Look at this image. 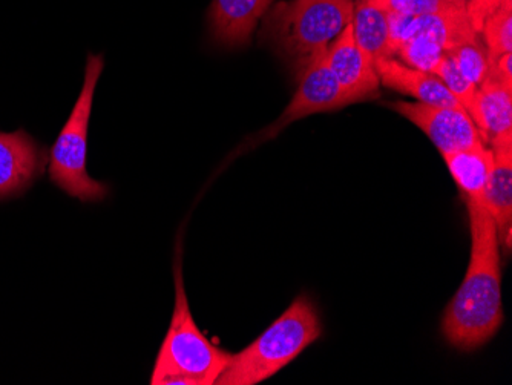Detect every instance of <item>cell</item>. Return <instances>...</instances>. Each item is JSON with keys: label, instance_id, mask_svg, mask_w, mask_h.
<instances>
[{"label": "cell", "instance_id": "obj_5", "mask_svg": "<svg viewBox=\"0 0 512 385\" xmlns=\"http://www.w3.org/2000/svg\"><path fill=\"white\" fill-rule=\"evenodd\" d=\"M105 68L102 54H88L82 91L76 105L57 135L48 157V175L53 185L82 203H99L108 197L111 188L105 181L89 177L88 131L94 93Z\"/></svg>", "mask_w": 512, "mask_h": 385}, {"label": "cell", "instance_id": "obj_11", "mask_svg": "<svg viewBox=\"0 0 512 385\" xmlns=\"http://www.w3.org/2000/svg\"><path fill=\"white\" fill-rule=\"evenodd\" d=\"M467 112L486 146L512 143V86L488 74Z\"/></svg>", "mask_w": 512, "mask_h": 385}, {"label": "cell", "instance_id": "obj_10", "mask_svg": "<svg viewBox=\"0 0 512 385\" xmlns=\"http://www.w3.org/2000/svg\"><path fill=\"white\" fill-rule=\"evenodd\" d=\"M327 62L353 103L361 102L378 93L379 82L375 60L359 48L353 36L352 24L347 25L327 51Z\"/></svg>", "mask_w": 512, "mask_h": 385}, {"label": "cell", "instance_id": "obj_21", "mask_svg": "<svg viewBox=\"0 0 512 385\" xmlns=\"http://www.w3.org/2000/svg\"><path fill=\"white\" fill-rule=\"evenodd\" d=\"M509 5H512V0H467L465 8L474 31L479 34L480 27L488 17Z\"/></svg>", "mask_w": 512, "mask_h": 385}, {"label": "cell", "instance_id": "obj_2", "mask_svg": "<svg viewBox=\"0 0 512 385\" xmlns=\"http://www.w3.org/2000/svg\"><path fill=\"white\" fill-rule=\"evenodd\" d=\"M353 14L352 0H290L273 8L264 34L299 77L329 51L336 37L352 24Z\"/></svg>", "mask_w": 512, "mask_h": 385}, {"label": "cell", "instance_id": "obj_17", "mask_svg": "<svg viewBox=\"0 0 512 385\" xmlns=\"http://www.w3.org/2000/svg\"><path fill=\"white\" fill-rule=\"evenodd\" d=\"M479 36L490 62L502 54L512 53V5L488 17L480 27Z\"/></svg>", "mask_w": 512, "mask_h": 385}, {"label": "cell", "instance_id": "obj_8", "mask_svg": "<svg viewBox=\"0 0 512 385\" xmlns=\"http://www.w3.org/2000/svg\"><path fill=\"white\" fill-rule=\"evenodd\" d=\"M390 24V53L408 39H421L433 43L445 53H450L462 43L476 40L479 34L474 31L467 8H451L436 14L408 17L388 13Z\"/></svg>", "mask_w": 512, "mask_h": 385}, {"label": "cell", "instance_id": "obj_9", "mask_svg": "<svg viewBox=\"0 0 512 385\" xmlns=\"http://www.w3.org/2000/svg\"><path fill=\"white\" fill-rule=\"evenodd\" d=\"M48 154L25 129L0 132V201L14 200L30 191L45 172Z\"/></svg>", "mask_w": 512, "mask_h": 385}, {"label": "cell", "instance_id": "obj_6", "mask_svg": "<svg viewBox=\"0 0 512 385\" xmlns=\"http://www.w3.org/2000/svg\"><path fill=\"white\" fill-rule=\"evenodd\" d=\"M292 102L284 109L275 123L264 129L255 139V143L275 139L279 132L296 120L313 116L318 112L335 111L352 105L353 100L345 94L327 62V53L315 60L301 76Z\"/></svg>", "mask_w": 512, "mask_h": 385}, {"label": "cell", "instance_id": "obj_20", "mask_svg": "<svg viewBox=\"0 0 512 385\" xmlns=\"http://www.w3.org/2000/svg\"><path fill=\"white\" fill-rule=\"evenodd\" d=\"M381 5L388 13L401 16L419 17L425 14H436L451 8H462L467 0H371Z\"/></svg>", "mask_w": 512, "mask_h": 385}, {"label": "cell", "instance_id": "obj_1", "mask_svg": "<svg viewBox=\"0 0 512 385\" xmlns=\"http://www.w3.org/2000/svg\"><path fill=\"white\" fill-rule=\"evenodd\" d=\"M471 258L467 274L445 310L442 332L451 346L473 352L494 338L503 320L502 261L496 223L488 209L467 200Z\"/></svg>", "mask_w": 512, "mask_h": 385}, {"label": "cell", "instance_id": "obj_16", "mask_svg": "<svg viewBox=\"0 0 512 385\" xmlns=\"http://www.w3.org/2000/svg\"><path fill=\"white\" fill-rule=\"evenodd\" d=\"M353 36L359 48L371 59L391 57L388 11L371 0H359L352 20Z\"/></svg>", "mask_w": 512, "mask_h": 385}, {"label": "cell", "instance_id": "obj_12", "mask_svg": "<svg viewBox=\"0 0 512 385\" xmlns=\"http://www.w3.org/2000/svg\"><path fill=\"white\" fill-rule=\"evenodd\" d=\"M375 66L381 85L393 91L428 105L462 108L444 82L434 74L411 68L394 57H382L376 60Z\"/></svg>", "mask_w": 512, "mask_h": 385}, {"label": "cell", "instance_id": "obj_15", "mask_svg": "<svg viewBox=\"0 0 512 385\" xmlns=\"http://www.w3.org/2000/svg\"><path fill=\"white\" fill-rule=\"evenodd\" d=\"M451 177L456 181L465 200L483 205L486 186L493 171L494 154L490 146L479 145L473 148L442 154Z\"/></svg>", "mask_w": 512, "mask_h": 385}, {"label": "cell", "instance_id": "obj_18", "mask_svg": "<svg viewBox=\"0 0 512 385\" xmlns=\"http://www.w3.org/2000/svg\"><path fill=\"white\" fill-rule=\"evenodd\" d=\"M448 54L453 57L463 76L473 82L477 88L490 74V56L480 36L471 42L462 43Z\"/></svg>", "mask_w": 512, "mask_h": 385}, {"label": "cell", "instance_id": "obj_19", "mask_svg": "<svg viewBox=\"0 0 512 385\" xmlns=\"http://www.w3.org/2000/svg\"><path fill=\"white\" fill-rule=\"evenodd\" d=\"M431 74L439 77L444 82L448 91L453 94L454 99L467 111L468 106L471 105L474 96H476L477 86L470 82L467 77L463 76L453 57L445 53V56L440 59V62L437 63L436 68H434Z\"/></svg>", "mask_w": 512, "mask_h": 385}, {"label": "cell", "instance_id": "obj_7", "mask_svg": "<svg viewBox=\"0 0 512 385\" xmlns=\"http://www.w3.org/2000/svg\"><path fill=\"white\" fill-rule=\"evenodd\" d=\"M390 108L422 129L440 154L485 145L479 129L463 108L421 102H396Z\"/></svg>", "mask_w": 512, "mask_h": 385}, {"label": "cell", "instance_id": "obj_13", "mask_svg": "<svg viewBox=\"0 0 512 385\" xmlns=\"http://www.w3.org/2000/svg\"><path fill=\"white\" fill-rule=\"evenodd\" d=\"M273 2L275 0H214L209 17L215 39L226 47H243Z\"/></svg>", "mask_w": 512, "mask_h": 385}, {"label": "cell", "instance_id": "obj_3", "mask_svg": "<svg viewBox=\"0 0 512 385\" xmlns=\"http://www.w3.org/2000/svg\"><path fill=\"white\" fill-rule=\"evenodd\" d=\"M322 326L312 301L301 295L252 344L232 355L215 384L255 385L289 366L321 338Z\"/></svg>", "mask_w": 512, "mask_h": 385}, {"label": "cell", "instance_id": "obj_4", "mask_svg": "<svg viewBox=\"0 0 512 385\" xmlns=\"http://www.w3.org/2000/svg\"><path fill=\"white\" fill-rule=\"evenodd\" d=\"M230 353L212 344L195 324L180 261L175 264V307L151 376L152 385H214L229 366Z\"/></svg>", "mask_w": 512, "mask_h": 385}, {"label": "cell", "instance_id": "obj_14", "mask_svg": "<svg viewBox=\"0 0 512 385\" xmlns=\"http://www.w3.org/2000/svg\"><path fill=\"white\" fill-rule=\"evenodd\" d=\"M491 149L494 165L483 206L496 223L500 246L509 252L512 246V143L491 146Z\"/></svg>", "mask_w": 512, "mask_h": 385}]
</instances>
